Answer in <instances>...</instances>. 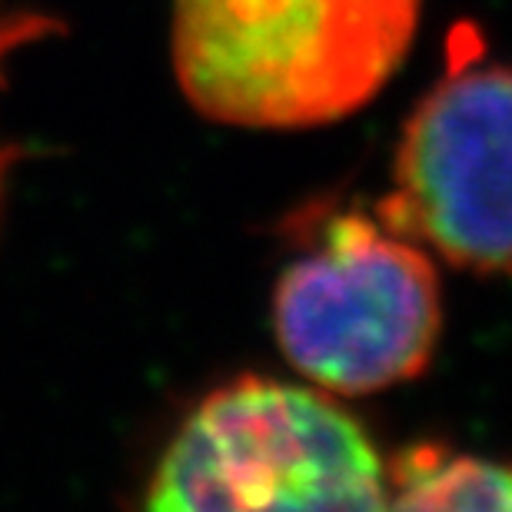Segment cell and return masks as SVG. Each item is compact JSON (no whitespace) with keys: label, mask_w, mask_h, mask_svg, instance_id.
<instances>
[{"label":"cell","mask_w":512,"mask_h":512,"mask_svg":"<svg viewBox=\"0 0 512 512\" xmlns=\"http://www.w3.org/2000/svg\"><path fill=\"white\" fill-rule=\"evenodd\" d=\"M419 14L423 0H173V77L213 124L326 127L396 77Z\"/></svg>","instance_id":"cell-1"},{"label":"cell","mask_w":512,"mask_h":512,"mask_svg":"<svg viewBox=\"0 0 512 512\" xmlns=\"http://www.w3.org/2000/svg\"><path fill=\"white\" fill-rule=\"evenodd\" d=\"M147 509H386V463L333 393L266 376L213 389L153 466Z\"/></svg>","instance_id":"cell-2"},{"label":"cell","mask_w":512,"mask_h":512,"mask_svg":"<svg viewBox=\"0 0 512 512\" xmlns=\"http://www.w3.org/2000/svg\"><path fill=\"white\" fill-rule=\"evenodd\" d=\"M443 333V290L426 247L386 220L336 217L273 290L286 363L333 396H373L426 373Z\"/></svg>","instance_id":"cell-3"},{"label":"cell","mask_w":512,"mask_h":512,"mask_svg":"<svg viewBox=\"0 0 512 512\" xmlns=\"http://www.w3.org/2000/svg\"><path fill=\"white\" fill-rule=\"evenodd\" d=\"M380 213L453 270L512 276V67H463L419 100Z\"/></svg>","instance_id":"cell-4"},{"label":"cell","mask_w":512,"mask_h":512,"mask_svg":"<svg viewBox=\"0 0 512 512\" xmlns=\"http://www.w3.org/2000/svg\"><path fill=\"white\" fill-rule=\"evenodd\" d=\"M386 509L512 512V466L443 443L409 446L386 463Z\"/></svg>","instance_id":"cell-5"},{"label":"cell","mask_w":512,"mask_h":512,"mask_svg":"<svg viewBox=\"0 0 512 512\" xmlns=\"http://www.w3.org/2000/svg\"><path fill=\"white\" fill-rule=\"evenodd\" d=\"M0 34H4V27H0Z\"/></svg>","instance_id":"cell-6"}]
</instances>
